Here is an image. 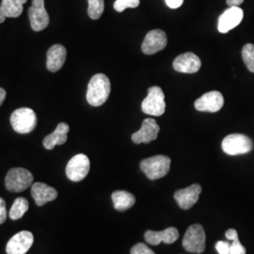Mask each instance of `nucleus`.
<instances>
[{
    "label": "nucleus",
    "mask_w": 254,
    "mask_h": 254,
    "mask_svg": "<svg viewBox=\"0 0 254 254\" xmlns=\"http://www.w3.org/2000/svg\"><path fill=\"white\" fill-rule=\"evenodd\" d=\"M89 8L88 14L92 20H97L100 18L105 9V2L104 0H88Z\"/></svg>",
    "instance_id": "nucleus-24"
},
{
    "label": "nucleus",
    "mask_w": 254,
    "mask_h": 254,
    "mask_svg": "<svg viewBox=\"0 0 254 254\" xmlns=\"http://www.w3.org/2000/svg\"><path fill=\"white\" fill-rule=\"evenodd\" d=\"M142 111L151 116H161L166 109L165 94L161 88L151 87L148 90V95L141 104Z\"/></svg>",
    "instance_id": "nucleus-6"
},
{
    "label": "nucleus",
    "mask_w": 254,
    "mask_h": 254,
    "mask_svg": "<svg viewBox=\"0 0 254 254\" xmlns=\"http://www.w3.org/2000/svg\"><path fill=\"white\" fill-rule=\"evenodd\" d=\"M67 51L66 48L62 45H55L51 46L47 52L46 67L48 71L56 73L60 71L66 62Z\"/></svg>",
    "instance_id": "nucleus-19"
},
{
    "label": "nucleus",
    "mask_w": 254,
    "mask_h": 254,
    "mask_svg": "<svg viewBox=\"0 0 254 254\" xmlns=\"http://www.w3.org/2000/svg\"><path fill=\"white\" fill-rule=\"evenodd\" d=\"M226 1L230 7H235V6L238 7L239 5H241L244 2V0H226Z\"/></svg>",
    "instance_id": "nucleus-33"
},
{
    "label": "nucleus",
    "mask_w": 254,
    "mask_h": 254,
    "mask_svg": "<svg viewBox=\"0 0 254 254\" xmlns=\"http://www.w3.org/2000/svg\"><path fill=\"white\" fill-rule=\"evenodd\" d=\"M168 44L167 34L161 29H154L147 33L141 50L145 55H154L162 51Z\"/></svg>",
    "instance_id": "nucleus-10"
},
{
    "label": "nucleus",
    "mask_w": 254,
    "mask_h": 254,
    "mask_svg": "<svg viewBox=\"0 0 254 254\" xmlns=\"http://www.w3.org/2000/svg\"><path fill=\"white\" fill-rule=\"evenodd\" d=\"M165 1L167 6L170 7L171 9H178L184 3V0H165Z\"/></svg>",
    "instance_id": "nucleus-31"
},
{
    "label": "nucleus",
    "mask_w": 254,
    "mask_h": 254,
    "mask_svg": "<svg viewBox=\"0 0 254 254\" xmlns=\"http://www.w3.org/2000/svg\"><path fill=\"white\" fill-rule=\"evenodd\" d=\"M201 187L198 184L191 185L190 187L179 190L174 193V199L179 207L184 210L190 209L200 198Z\"/></svg>",
    "instance_id": "nucleus-15"
},
{
    "label": "nucleus",
    "mask_w": 254,
    "mask_h": 254,
    "mask_svg": "<svg viewBox=\"0 0 254 254\" xmlns=\"http://www.w3.org/2000/svg\"><path fill=\"white\" fill-rule=\"evenodd\" d=\"M171 168V158L166 155H155L141 161L140 169L150 180L160 179L166 176Z\"/></svg>",
    "instance_id": "nucleus-2"
},
{
    "label": "nucleus",
    "mask_w": 254,
    "mask_h": 254,
    "mask_svg": "<svg viewBox=\"0 0 254 254\" xmlns=\"http://www.w3.org/2000/svg\"><path fill=\"white\" fill-rule=\"evenodd\" d=\"M34 242V236L28 231H22L12 236L6 247L7 254H26Z\"/></svg>",
    "instance_id": "nucleus-11"
},
{
    "label": "nucleus",
    "mask_w": 254,
    "mask_h": 254,
    "mask_svg": "<svg viewBox=\"0 0 254 254\" xmlns=\"http://www.w3.org/2000/svg\"><path fill=\"white\" fill-rule=\"evenodd\" d=\"M28 207H29V204L27 199L23 197H19L14 200L11 208L9 210V218L12 220H17L19 218H22L28 210Z\"/></svg>",
    "instance_id": "nucleus-23"
},
{
    "label": "nucleus",
    "mask_w": 254,
    "mask_h": 254,
    "mask_svg": "<svg viewBox=\"0 0 254 254\" xmlns=\"http://www.w3.org/2000/svg\"><path fill=\"white\" fill-rule=\"evenodd\" d=\"M31 196L38 206H43L57 199L58 191L45 183H35L31 186Z\"/></svg>",
    "instance_id": "nucleus-18"
},
{
    "label": "nucleus",
    "mask_w": 254,
    "mask_h": 254,
    "mask_svg": "<svg viewBox=\"0 0 254 254\" xmlns=\"http://www.w3.org/2000/svg\"><path fill=\"white\" fill-rule=\"evenodd\" d=\"M131 254H155L148 246L138 243L131 249Z\"/></svg>",
    "instance_id": "nucleus-27"
},
{
    "label": "nucleus",
    "mask_w": 254,
    "mask_h": 254,
    "mask_svg": "<svg viewBox=\"0 0 254 254\" xmlns=\"http://www.w3.org/2000/svg\"><path fill=\"white\" fill-rule=\"evenodd\" d=\"M70 130V127L65 124L61 123L58 125L57 128L55 129L54 132L49 134L44 138L43 144L47 150H53L55 146L63 145L68 138V132Z\"/></svg>",
    "instance_id": "nucleus-20"
},
{
    "label": "nucleus",
    "mask_w": 254,
    "mask_h": 254,
    "mask_svg": "<svg viewBox=\"0 0 254 254\" xmlns=\"http://www.w3.org/2000/svg\"><path fill=\"white\" fill-rule=\"evenodd\" d=\"M36 113L31 109L22 108L16 109L10 116V125L19 134H28L37 126Z\"/></svg>",
    "instance_id": "nucleus-3"
},
{
    "label": "nucleus",
    "mask_w": 254,
    "mask_h": 254,
    "mask_svg": "<svg viewBox=\"0 0 254 254\" xmlns=\"http://www.w3.org/2000/svg\"><path fill=\"white\" fill-rule=\"evenodd\" d=\"M146 242L150 245L156 246L163 242L165 244H173L179 238V232L176 228L169 227L163 231H147L144 235Z\"/></svg>",
    "instance_id": "nucleus-17"
},
{
    "label": "nucleus",
    "mask_w": 254,
    "mask_h": 254,
    "mask_svg": "<svg viewBox=\"0 0 254 254\" xmlns=\"http://www.w3.org/2000/svg\"><path fill=\"white\" fill-rule=\"evenodd\" d=\"M244 12L239 7H230L218 18V29L221 33H227L237 27L243 20Z\"/></svg>",
    "instance_id": "nucleus-13"
},
{
    "label": "nucleus",
    "mask_w": 254,
    "mask_h": 254,
    "mask_svg": "<svg viewBox=\"0 0 254 254\" xmlns=\"http://www.w3.org/2000/svg\"><path fill=\"white\" fill-rule=\"evenodd\" d=\"M222 150L229 155H238L250 153L254 144L249 136L242 134H231L222 140Z\"/></svg>",
    "instance_id": "nucleus-7"
},
{
    "label": "nucleus",
    "mask_w": 254,
    "mask_h": 254,
    "mask_svg": "<svg viewBox=\"0 0 254 254\" xmlns=\"http://www.w3.org/2000/svg\"><path fill=\"white\" fill-rule=\"evenodd\" d=\"M7 218L6 202L3 198L0 197V224H3Z\"/></svg>",
    "instance_id": "nucleus-30"
},
{
    "label": "nucleus",
    "mask_w": 254,
    "mask_h": 254,
    "mask_svg": "<svg viewBox=\"0 0 254 254\" xmlns=\"http://www.w3.org/2000/svg\"><path fill=\"white\" fill-rule=\"evenodd\" d=\"M91 163L86 154H78L70 159L66 166V175L73 182H80L90 172Z\"/></svg>",
    "instance_id": "nucleus-8"
},
{
    "label": "nucleus",
    "mask_w": 254,
    "mask_h": 254,
    "mask_svg": "<svg viewBox=\"0 0 254 254\" xmlns=\"http://www.w3.org/2000/svg\"><path fill=\"white\" fill-rule=\"evenodd\" d=\"M33 179V175L29 171L23 168H13L7 173L5 186L11 192H22L32 186Z\"/></svg>",
    "instance_id": "nucleus-4"
},
{
    "label": "nucleus",
    "mask_w": 254,
    "mask_h": 254,
    "mask_svg": "<svg viewBox=\"0 0 254 254\" xmlns=\"http://www.w3.org/2000/svg\"><path fill=\"white\" fill-rule=\"evenodd\" d=\"M111 84L104 73H97L91 77L88 85L87 101L92 107H100L109 99Z\"/></svg>",
    "instance_id": "nucleus-1"
},
{
    "label": "nucleus",
    "mask_w": 254,
    "mask_h": 254,
    "mask_svg": "<svg viewBox=\"0 0 254 254\" xmlns=\"http://www.w3.org/2000/svg\"><path fill=\"white\" fill-rule=\"evenodd\" d=\"M160 127L154 119L147 118L143 121L141 128L132 135V140L136 144L150 143L158 136Z\"/></svg>",
    "instance_id": "nucleus-14"
},
{
    "label": "nucleus",
    "mask_w": 254,
    "mask_h": 254,
    "mask_svg": "<svg viewBox=\"0 0 254 254\" xmlns=\"http://www.w3.org/2000/svg\"><path fill=\"white\" fill-rule=\"evenodd\" d=\"M230 254H246V249L240 243L239 239L233 241L230 247Z\"/></svg>",
    "instance_id": "nucleus-28"
},
{
    "label": "nucleus",
    "mask_w": 254,
    "mask_h": 254,
    "mask_svg": "<svg viewBox=\"0 0 254 254\" xmlns=\"http://www.w3.org/2000/svg\"><path fill=\"white\" fill-rule=\"evenodd\" d=\"M225 236L227 237V239L232 240V241H235L236 239H238V235H237V232H236L235 229L228 230L226 234H225Z\"/></svg>",
    "instance_id": "nucleus-32"
},
{
    "label": "nucleus",
    "mask_w": 254,
    "mask_h": 254,
    "mask_svg": "<svg viewBox=\"0 0 254 254\" xmlns=\"http://www.w3.org/2000/svg\"><path fill=\"white\" fill-rule=\"evenodd\" d=\"M111 198L114 207L118 211H126L131 208L136 202L135 196L132 193L125 190L114 191Z\"/></svg>",
    "instance_id": "nucleus-21"
},
{
    "label": "nucleus",
    "mask_w": 254,
    "mask_h": 254,
    "mask_svg": "<svg viewBox=\"0 0 254 254\" xmlns=\"http://www.w3.org/2000/svg\"><path fill=\"white\" fill-rule=\"evenodd\" d=\"M200 58L191 52L178 56L173 62L174 70L179 73H197L200 70Z\"/></svg>",
    "instance_id": "nucleus-16"
},
{
    "label": "nucleus",
    "mask_w": 254,
    "mask_h": 254,
    "mask_svg": "<svg viewBox=\"0 0 254 254\" xmlns=\"http://www.w3.org/2000/svg\"><path fill=\"white\" fill-rule=\"evenodd\" d=\"M224 105L223 95L219 91H209L195 101V109L201 112H218Z\"/></svg>",
    "instance_id": "nucleus-12"
},
{
    "label": "nucleus",
    "mask_w": 254,
    "mask_h": 254,
    "mask_svg": "<svg viewBox=\"0 0 254 254\" xmlns=\"http://www.w3.org/2000/svg\"><path fill=\"white\" fill-rule=\"evenodd\" d=\"M231 244L227 241H218L216 243V250L219 254H230Z\"/></svg>",
    "instance_id": "nucleus-29"
},
{
    "label": "nucleus",
    "mask_w": 254,
    "mask_h": 254,
    "mask_svg": "<svg viewBox=\"0 0 254 254\" xmlns=\"http://www.w3.org/2000/svg\"><path fill=\"white\" fill-rule=\"evenodd\" d=\"M28 17L34 31L46 29L50 20L45 8V0H32V6L28 9Z\"/></svg>",
    "instance_id": "nucleus-9"
},
{
    "label": "nucleus",
    "mask_w": 254,
    "mask_h": 254,
    "mask_svg": "<svg viewBox=\"0 0 254 254\" xmlns=\"http://www.w3.org/2000/svg\"><path fill=\"white\" fill-rule=\"evenodd\" d=\"M242 58L248 70L254 73V45L247 44L242 49Z\"/></svg>",
    "instance_id": "nucleus-25"
},
{
    "label": "nucleus",
    "mask_w": 254,
    "mask_h": 254,
    "mask_svg": "<svg viewBox=\"0 0 254 254\" xmlns=\"http://www.w3.org/2000/svg\"><path fill=\"white\" fill-rule=\"evenodd\" d=\"M5 19H6V16L3 14L2 10H1V8H0V24L3 23V22L5 21Z\"/></svg>",
    "instance_id": "nucleus-35"
},
{
    "label": "nucleus",
    "mask_w": 254,
    "mask_h": 254,
    "mask_svg": "<svg viewBox=\"0 0 254 254\" xmlns=\"http://www.w3.org/2000/svg\"><path fill=\"white\" fill-rule=\"evenodd\" d=\"M139 0H116L114 2V9L118 12H123L127 8H136L139 6Z\"/></svg>",
    "instance_id": "nucleus-26"
},
{
    "label": "nucleus",
    "mask_w": 254,
    "mask_h": 254,
    "mask_svg": "<svg viewBox=\"0 0 254 254\" xmlns=\"http://www.w3.org/2000/svg\"><path fill=\"white\" fill-rule=\"evenodd\" d=\"M27 0H2L0 8L3 14L9 18L19 17L24 9V4Z\"/></svg>",
    "instance_id": "nucleus-22"
},
{
    "label": "nucleus",
    "mask_w": 254,
    "mask_h": 254,
    "mask_svg": "<svg viewBox=\"0 0 254 254\" xmlns=\"http://www.w3.org/2000/svg\"><path fill=\"white\" fill-rule=\"evenodd\" d=\"M6 95H7L6 91H5L4 89L0 88V107H1V105L3 104V102L6 99Z\"/></svg>",
    "instance_id": "nucleus-34"
},
{
    "label": "nucleus",
    "mask_w": 254,
    "mask_h": 254,
    "mask_svg": "<svg viewBox=\"0 0 254 254\" xmlns=\"http://www.w3.org/2000/svg\"><path fill=\"white\" fill-rule=\"evenodd\" d=\"M184 249L191 254H202L205 250V232L200 224H193L188 229L183 239Z\"/></svg>",
    "instance_id": "nucleus-5"
}]
</instances>
